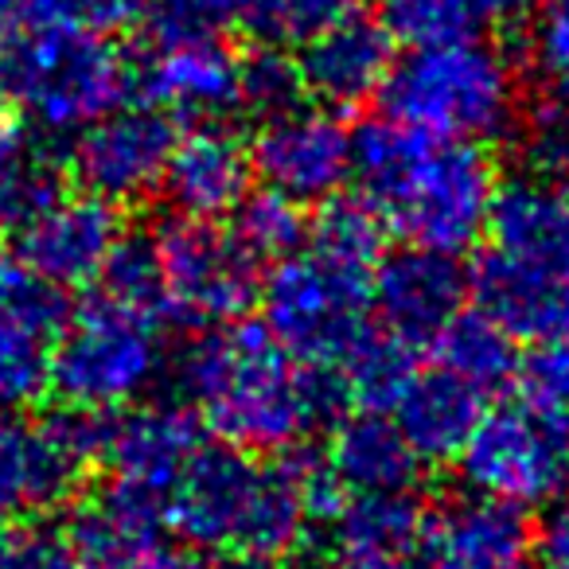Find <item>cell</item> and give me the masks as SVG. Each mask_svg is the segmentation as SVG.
Masks as SVG:
<instances>
[{
    "label": "cell",
    "instance_id": "obj_1",
    "mask_svg": "<svg viewBox=\"0 0 569 569\" xmlns=\"http://www.w3.org/2000/svg\"><path fill=\"white\" fill-rule=\"evenodd\" d=\"M343 483L328 460L289 449L273 460L230 445H199L176 483L160 499L168 527L196 553H261L289 558L305 542L312 519H332Z\"/></svg>",
    "mask_w": 569,
    "mask_h": 569
},
{
    "label": "cell",
    "instance_id": "obj_2",
    "mask_svg": "<svg viewBox=\"0 0 569 569\" xmlns=\"http://www.w3.org/2000/svg\"><path fill=\"white\" fill-rule=\"evenodd\" d=\"M183 395L222 445L242 452H289L336 418L343 387L277 343L266 325H214L183 351Z\"/></svg>",
    "mask_w": 569,
    "mask_h": 569
},
{
    "label": "cell",
    "instance_id": "obj_3",
    "mask_svg": "<svg viewBox=\"0 0 569 569\" xmlns=\"http://www.w3.org/2000/svg\"><path fill=\"white\" fill-rule=\"evenodd\" d=\"M488 238L472 269L483 317L515 340L569 332V183L527 176L499 191Z\"/></svg>",
    "mask_w": 569,
    "mask_h": 569
},
{
    "label": "cell",
    "instance_id": "obj_4",
    "mask_svg": "<svg viewBox=\"0 0 569 569\" xmlns=\"http://www.w3.org/2000/svg\"><path fill=\"white\" fill-rule=\"evenodd\" d=\"M379 94L390 118L429 141H496L519 118L515 63L480 36L410 48Z\"/></svg>",
    "mask_w": 569,
    "mask_h": 569
},
{
    "label": "cell",
    "instance_id": "obj_5",
    "mask_svg": "<svg viewBox=\"0 0 569 569\" xmlns=\"http://www.w3.org/2000/svg\"><path fill=\"white\" fill-rule=\"evenodd\" d=\"M129 59L110 32L79 24L0 40V102L48 133H79L126 102Z\"/></svg>",
    "mask_w": 569,
    "mask_h": 569
},
{
    "label": "cell",
    "instance_id": "obj_6",
    "mask_svg": "<svg viewBox=\"0 0 569 569\" xmlns=\"http://www.w3.org/2000/svg\"><path fill=\"white\" fill-rule=\"evenodd\" d=\"M164 371L160 317L121 305L98 289L71 312L51 343V382L63 406L79 410H126L141 402Z\"/></svg>",
    "mask_w": 569,
    "mask_h": 569
},
{
    "label": "cell",
    "instance_id": "obj_7",
    "mask_svg": "<svg viewBox=\"0 0 569 569\" xmlns=\"http://www.w3.org/2000/svg\"><path fill=\"white\" fill-rule=\"evenodd\" d=\"M496 199V160L480 144L426 137L375 207L410 246L460 258L488 234Z\"/></svg>",
    "mask_w": 569,
    "mask_h": 569
},
{
    "label": "cell",
    "instance_id": "obj_8",
    "mask_svg": "<svg viewBox=\"0 0 569 569\" xmlns=\"http://www.w3.org/2000/svg\"><path fill=\"white\" fill-rule=\"evenodd\" d=\"M261 309L289 356L332 371L371 332V277L317 253H289L261 281Z\"/></svg>",
    "mask_w": 569,
    "mask_h": 569
},
{
    "label": "cell",
    "instance_id": "obj_9",
    "mask_svg": "<svg viewBox=\"0 0 569 569\" xmlns=\"http://www.w3.org/2000/svg\"><path fill=\"white\" fill-rule=\"evenodd\" d=\"M472 496L507 507H538L569 483V418L530 402L483 410L452 457Z\"/></svg>",
    "mask_w": 569,
    "mask_h": 569
},
{
    "label": "cell",
    "instance_id": "obj_10",
    "mask_svg": "<svg viewBox=\"0 0 569 569\" xmlns=\"http://www.w3.org/2000/svg\"><path fill=\"white\" fill-rule=\"evenodd\" d=\"M160 317L188 328H214L238 320L258 297V261L234 234L207 219H176L152 230Z\"/></svg>",
    "mask_w": 569,
    "mask_h": 569
},
{
    "label": "cell",
    "instance_id": "obj_11",
    "mask_svg": "<svg viewBox=\"0 0 569 569\" xmlns=\"http://www.w3.org/2000/svg\"><path fill=\"white\" fill-rule=\"evenodd\" d=\"M110 418L63 406L43 421L0 413V519H28L67 503L102 460Z\"/></svg>",
    "mask_w": 569,
    "mask_h": 569
},
{
    "label": "cell",
    "instance_id": "obj_12",
    "mask_svg": "<svg viewBox=\"0 0 569 569\" xmlns=\"http://www.w3.org/2000/svg\"><path fill=\"white\" fill-rule=\"evenodd\" d=\"M176 126L157 106H113L74 133L71 172L82 191L106 203H137L160 191Z\"/></svg>",
    "mask_w": 569,
    "mask_h": 569
},
{
    "label": "cell",
    "instance_id": "obj_13",
    "mask_svg": "<svg viewBox=\"0 0 569 569\" xmlns=\"http://www.w3.org/2000/svg\"><path fill=\"white\" fill-rule=\"evenodd\" d=\"M126 238L118 203L90 196H48L17 219V258L59 289L98 281Z\"/></svg>",
    "mask_w": 569,
    "mask_h": 569
},
{
    "label": "cell",
    "instance_id": "obj_14",
    "mask_svg": "<svg viewBox=\"0 0 569 569\" xmlns=\"http://www.w3.org/2000/svg\"><path fill=\"white\" fill-rule=\"evenodd\" d=\"M253 172L293 203H325L351 176V133L336 110L293 106L273 113L250 144Z\"/></svg>",
    "mask_w": 569,
    "mask_h": 569
},
{
    "label": "cell",
    "instance_id": "obj_15",
    "mask_svg": "<svg viewBox=\"0 0 569 569\" xmlns=\"http://www.w3.org/2000/svg\"><path fill=\"white\" fill-rule=\"evenodd\" d=\"M67 297L20 258L0 261V410L28 406L51 382V343L59 340Z\"/></svg>",
    "mask_w": 569,
    "mask_h": 569
},
{
    "label": "cell",
    "instance_id": "obj_16",
    "mask_svg": "<svg viewBox=\"0 0 569 569\" xmlns=\"http://www.w3.org/2000/svg\"><path fill=\"white\" fill-rule=\"evenodd\" d=\"M67 538L82 569H203L199 553L168 527L157 499L118 483L74 511Z\"/></svg>",
    "mask_w": 569,
    "mask_h": 569
},
{
    "label": "cell",
    "instance_id": "obj_17",
    "mask_svg": "<svg viewBox=\"0 0 569 569\" xmlns=\"http://www.w3.org/2000/svg\"><path fill=\"white\" fill-rule=\"evenodd\" d=\"M468 293V277L452 253L406 246L398 253H382L371 277V309L382 328L406 343L433 340L460 312Z\"/></svg>",
    "mask_w": 569,
    "mask_h": 569
},
{
    "label": "cell",
    "instance_id": "obj_18",
    "mask_svg": "<svg viewBox=\"0 0 569 569\" xmlns=\"http://www.w3.org/2000/svg\"><path fill=\"white\" fill-rule=\"evenodd\" d=\"M141 87L149 106L168 118L222 121L242 110V56L227 48L219 36L157 43L144 59Z\"/></svg>",
    "mask_w": 569,
    "mask_h": 569
},
{
    "label": "cell",
    "instance_id": "obj_19",
    "mask_svg": "<svg viewBox=\"0 0 569 569\" xmlns=\"http://www.w3.org/2000/svg\"><path fill=\"white\" fill-rule=\"evenodd\" d=\"M418 569H535L530 527L519 507L465 496L426 515Z\"/></svg>",
    "mask_w": 569,
    "mask_h": 569
},
{
    "label": "cell",
    "instance_id": "obj_20",
    "mask_svg": "<svg viewBox=\"0 0 569 569\" xmlns=\"http://www.w3.org/2000/svg\"><path fill=\"white\" fill-rule=\"evenodd\" d=\"M199 421L183 406L152 402L110 421L102 460L113 468V483L149 499H164L176 476L199 449Z\"/></svg>",
    "mask_w": 569,
    "mask_h": 569
},
{
    "label": "cell",
    "instance_id": "obj_21",
    "mask_svg": "<svg viewBox=\"0 0 569 569\" xmlns=\"http://www.w3.org/2000/svg\"><path fill=\"white\" fill-rule=\"evenodd\" d=\"M250 180L253 160L242 137L230 133L222 121H207L188 137H176L160 191L188 219L219 222L250 196Z\"/></svg>",
    "mask_w": 569,
    "mask_h": 569
},
{
    "label": "cell",
    "instance_id": "obj_22",
    "mask_svg": "<svg viewBox=\"0 0 569 569\" xmlns=\"http://www.w3.org/2000/svg\"><path fill=\"white\" fill-rule=\"evenodd\" d=\"M297 67H301L305 94L317 98L325 110H356L379 98L395 67V40L379 20L351 17L305 40Z\"/></svg>",
    "mask_w": 569,
    "mask_h": 569
},
{
    "label": "cell",
    "instance_id": "obj_23",
    "mask_svg": "<svg viewBox=\"0 0 569 569\" xmlns=\"http://www.w3.org/2000/svg\"><path fill=\"white\" fill-rule=\"evenodd\" d=\"M328 522L336 569H418L426 511L410 491L351 496Z\"/></svg>",
    "mask_w": 569,
    "mask_h": 569
},
{
    "label": "cell",
    "instance_id": "obj_24",
    "mask_svg": "<svg viewBox=\"0 0 569 569\" xmlns=\"http://www.w3.org/2000/svg\"><path fill=\"white\" fill-rule=\"evenodd\" d=\"M390 413L413 452L437 465V460H452L468 441L483 413V395L433 363L429 371H413L410 387L402 390Z\"/></svg>",
    "mask_w": 569,
    "mask_h": 569
},
{
    "label": "cell",
    "instance_id": "obj_25",
    "mask_svg": "<svg viewBox=\"0 0 569 569\" xmlns=\"http://www.w3.org/2000/svg\"><path fill=\"white\" fill-rule=\"evenodd\" d=\"M328 468L343 483V491H410L421 476L426 460L413 452L402 429L387 413L359 410L356 418H343L328 445Z\"/></svg>",
    "mask_w": 569,
    "mask_h": 569
},
{
    "label": "cell",
    "instance_id": "obj_26",
    "mask_svg": "<svg viewBox=\"0 0 569 569\" xmlns=\"http://www.w3.org/2000/svg\"><path fill=\"white\" fill-rule=\"evenodd\" d=\"M433 356L437 367L457 375L483 398L503 390L519 371V351H515V336L499 328L483 312H457L441 332L433 336Z\"/></svg>",
    "mask_w": 569,
    "mask_h": 569
},
{
    "label": "cell",
    "instance_id": "obj_27",
    "mask_svg": "<svg viewBox=\"0 0 569 569\" xmlns=\"http://www.w3.org/2000/svg\"><path fill=\"white\" fill-rule=\"evenodd\" d=\"M312 253L351 273H371L387 253V219L371 199L328 196L309 227Z\"/></svg>",
    "mask_w": 569,
    "mask_h": 569
},
{
    "label": "cell",
    "instance_id": "obj_28",
    "mask_svg": "<svg viewBox=\"0 0 569 569\" xmlns=\"http://www.w3.org/2000/svg\"><path fill=\"white\" fill-rule=\"evenodd\" d=\"M343 398L356 402L359 410L371 413H390L395 402L402 398V390L410 387L413 371V343L390 336L387 328L382 332H367L363 340L356 343L348 359H343Z\"/></svg>",
    "mask_w": 569,
    "mask_h": 569
},
{
    "label": "cell",
    "instance_id": "obj_29",
    "mask_svg": "<svg viewBox=\"0 0 569 569\" xmlns=\"http://www.w3.org/2000/svg\"><path fill=\"white\" fill-rule=\"evenodd\" d=\"M141 9L144 0H0V40L56 24L113 32V28L133 24Z\"/></svg>",
    "mask_w": 569,
    "mask_h": 569
},
{
    "label": "cell",
    "instance_id": "obj_30",
    "mask_svg": "<svg viewBox=\"0 0 569 569\" xmlns=\"http://www.w3.org/2000/svg\"><path fill=\"white\" fill-rule=\"evenodd\" d=\"M230 214H234L230 234L242 242V250L253 261H281L301 250V242L309 238V219H305L301 203L269 188L261 196H246Z\"/></svg>",
    "mask_w": 569,
    "mask_h": 569
},
{
    "label": "cell",
    "instance_id": "obj_31",
    "mask_svg": "<svg viewBox=\"0 0 569 569\" xmlns=\"http://www.w3.org/2000/svg\"><path fill=\"white\" fill-rule=\"evenodd\" d=\"M375 4L387 36L406 48L460 40L483 28V12L476 0H375Z\"/></svg>",
    "mask_w": 569,
    "mask_h": 569
},
{
    "label": "cell",
    "instance_id": "obj_32",
    "mask_svg": "<svg viewBox=\"0 0 569 569\" xmlns=\"http://www.w3.org/2000/svg\"><path fill=\"white\" fill-rule=\"evenodd\" d=\"M367 0H250L242 28L281 43H305L325 28L359 17Z\"/></svg>",
    "mask_w": 569,
    "mask_h": 569
},
{
    "label": "cell",
    "instance_id": "obj_33",
    "mask_svg": "<svg viewBox=\"0 0 569 569\" xmlns=\"http://www.w3.org/2000/svg\"><path fill=\"white\" fill-rule=\"evenodd\" d=\"M48 196H56V183L28 149L24 126L0 102V222H17Z\"/></svg>",
    "mask_w": 569,
    "mask_h": 569
},
{
    "label": "cell",
    "instance_id": "obj_34",
    "mask_svg": "<svg viewBox=\"0 0 569 569\" xmlns=\"http://www.w3.org/2000/svg\"><path fill=\"white\" fill-rule=\"evenodd\" d=\"M250 0H144V24L152 43L199 40V36H222L227 28L242 24Z\"/></svg>",
    "mask_w": 569,
    "mask_h": 569
},
{
    "label": "cell",
    "instance_id": "obj_35",
    "mask_svg": "<svg viewBox=\"0 0 569 569\" xmlns=\"http://www.w3.org/2000/svg\"><path fill=\"white\" fill-rule=\"evenodd\" d=\"M305 82L297 59H289L281 48H261L242 59V110H253L261 118H273L301 106Z\"/></svg>",
    "mask_w": 569,
    "mask_h": 569
},
{
    "label": "cell",
    "instance_id": "obj_36",
    "mask_svg": "<svg viewBox=\"0 0 569 569\" xmlns=\"http://www.w3.org/2000/svg\"><path fill=\"white\" fill-rule=\"evenodd\" d=\"M0 569H82V561L67 530L28 515L0 530Z\"/></svg>",
    "mask_w": 569,
    "mask_h": 569
},
{
    "label": "cell",
    "instance_id": "obj_37",
    "mask_svg": "<svg viewBox=\"0 0 569 569\" xmlns=\"http://www.w3.org/2000/svg\"><path fill=\"white\" fill-rule=\"evenodd\" d=\"M515 379L522 387V402L569 418V332L535 340L530 356L519 359Z\"/></svg>",
    "mask_w": 569,
    "mask_h": 569
},
{
    "label": "cell",
    "instance_id": "obj_38",
    "mask_svg": "<svg viewBox=\"0 0 569 569\" xmlns=\"http://www.w3.org/2000/svg\"><path fill=\"white\" fill-rule=\"evenodd\" d=\"M522 157H527L530 176L538 180L569 183V110L558 102H546L522 121Z\"/></svg>",
    "mask_w": 569,
    "mask_h": 569
},
{
    "label": "cell",
    "instance_id": "obj_39",
    "mask_svg": "<svg viewBox=\"0 0 569 569\" xmlns=\"http://www.w3.org/2000/svg\"><path fill=\"white\" fill-rule=\"evenodd\" d=\"M530 63L542 74L550 102L569 110V0H550L530 32Z\"/></svg>",
    "mask_w": 569,
    "mask_h": 569
},
{
    "label": "cell",
    "instance_id": "obj_40",
    "mask_svg": "<svg viewBox=\"0 0 569 569\" xmlns=\"http://www.w3.org/2000/svg\"><path fill=\"white\" fill-rule=\"evenodd\" d=\"M530 561L535 569H569V499L542 515L530 535Z\"/></svg>",
    "mask_w": 569,
    "mask_h": 569
},
{
    "label": "cell",
    "instance_id": "obj_41",
    "mask_svg": "<svg viewBox=\"0 0 569 569\" xmlns=\"http://www.w3.org/2000/svg\"><path fill=\"white\" fill-rule=\"evenodd\" d=\"M483 12V24H503V20H515L535 4V0H476Z\"/></svg>",
    "mask_w": 569,
    "mask_h": 569
},
{
    "label": "cell",
    "instance_id": "obj_42",
    "mask_svg": "<svg viewBox=\"0 0 569 569\" xmlns=\"http://www.w3.org/2000/svg\"><path fill=\"white\" fill-rule=\"evenodd\" d=\"M222 569H284V558H261V553H230Z\"/></svg>",
    "mask_w": 569,
    "mask_h": 569
}]
</instances>
